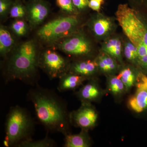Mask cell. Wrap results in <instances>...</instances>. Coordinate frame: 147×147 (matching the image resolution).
Instances as JSON below:
<instances>
[{"mask_svg":"<svg viewBox=\"0 0 147 147\" xmlns=\"http://www.w3.org/2000/svg\"><path fill=\"white\" fill-rule=\"evenodd\" d=\"M28 100L33 105L37 119L47 132L70 134V113L63 99L53 90L38 84L29 90Z\"/></svg>","mask_w":147,"mask_h":147,"instance_id":"6da1fadb","label":"cell"},{"mask_svg":"<svg viewBox=\"0 0 147 147\" xmlns=\"http://www.w3.org/2000/svg\"><path fill=\"white\" fill-rule=\"evenodd\" d=\"M38 61L33 42H24L7 61L4 71L5 83L7 84L11 81L20 80L32 86L37 85Z\"/></svg>","mask_w":147,"mask_h":147,"instance_id":"7a4b0ae2","label":"cell"},{"mask_svg":"<svg viewBox=\"0 0 147 147\" xmlns=\"http://www.w3.org/2000/svg\"><path fill=\"white\" fill-rule=\"evenodd\" d=\"M3 144L7 147H19L32 139L35 122L29 111L19 105L11 107L6 116Z\"/></svg>","mask_w":147,"mask_h":147,"instance_id":"3957f363","label":"cell"},{"mask_svg":"<svg viewBox=\"0 0 147 147\" xmlns=\"http://www.w3.org/2000/svg\"><path fill=\"white\" fill-rule=\"evenodd\" d=\"M78 24L75 16L57 18L44 25L38 30V34L47 42L55 41L71 31Z\"/></svg>","mask_w":147,"mask_h":147,"instance_id":"277c9868","label":"cell"},{"mask_svg":"<svg viewBox=\"0 0 147 147\" xmlns=\"http://www.w3.org/2000/svg\"><path fill=\"white\" fill-rule=\"evenodd\" d=\"M38 65L42 67L50 79L59 78L67 72V62L60 55L54 51L47 50L38 59Z\"/></svg>","mask_w":147,"mask_h":147,"instance_id":"5b68a950","label":"cell"},{"mask_svg":"<svg viewBox=\"0 0 147 147\" xmlns=\"http://www.w3.org/2000/svg\"><path fill=\"white\" fill-rule=\"evenodd\" d=\"M98 114L90 103H82L79 109L70 113L71 125L88 130L96 124Z\"/></svg>","mask_w":147,"mask_h":147,"instance_id":"8992f818","label":"cell"},{"mask_svg":"<svg viewBox=\"0 0 147 147\" xmlns=\"http://www.w3.org/2000/svg\"><path fill=\"white\" fill-rule=\"evenodd\" d=\"M129 104L137 113L147 110V76L143 73L138 74L137 89L135 94L129 99Z\"/></svg>","mask_w":147,"mask_h":147,"instance_id":"52a82bcc","label":"cell"},{"mask_svg":"<svg viewBox=\"0 0 147 147\" xmlns=\"http://www.w3.org/2000/svg\"><path fill=\"white\" fill-rule=\"evenodd\" d=\"M61 50L68 55L84 56L90 52L89 42L84 37L74 36L66 39L61 43Z\"/></svg>","mask_w":147,"mask_h":147,"instance_id":"ba28073f","label":"cell"},{"mask_svg":"<svg viewBox=\"0 0 147 147\" xmlns=\"http://www.w3.org/2000/svg\"><path fill=\"white\" fill-rule=\"evenodd\" d=\"M57 89L60 92L73 90L80 87L86 78L74 74L66 73L61 76Z\"/></svg>","mask_w":147,"mask_h":147,"instance_id":"9c48e42d","label":"cell"},{"mask_svg":"<svg viewBox=\"0 0 147 147\" xmlns=\"http://www.w3.org/2000/svg\"><path fill=\"white\" fill-rule=\"evenodd\" d=\"M64 147H89L91 145L88 130L82 129L78 134L70 133L64 136Z\"/></svg>","mask_w":147,"mask_h":147,"instance_id":"30bf717a","label":"cell"},{"mask_svg":"<svg viewBox=\"0 0 147 147\" xmlns=\"http://www.w3.org/2000/svg\"><path fill=\"white\" fill-rule=\"evenodd\" d=\"M100 90L94 82H90L84 85L76 93V96L82 103H90L100 96Z\"/></svg>","mask_w":147,"mask_h":147,"instance_id":"8fae6325","label":"cell"},{"mask_svg":"<svg viewBox=\"0 0 147 147\" xmlns=\"http://www.w3.org/2000/svg\"><path fill=\"white\" fill-rule=\"evenodd\" d=\"M98 67L96 61L87 60L76 63L70 68V73L81 75L86 78L95 72Z\"/></svg>","mask_w":147,"mask_h":147,"instance_id":"7c38bea8","label":"cell"},{"mask_svg":"<svg viewBox=\"0 0 147 147\" xmlns=\"http://www.w3.org/2000/svg\"><path fill=\"white\" fill-rule=\"evenodd\" d=\"M112 23L109 18L99 17L96 19L92 25V30L96 36L101 37L108 34L112 29Z\"/></svg>","mask_w":147,"mask_h":147,"instance_id":"4fadbf2b","label":"cell"},{"mask_svg":"<svg viewBox=\"0 0 147 147\" xmlns=\"http://www.w3.org/2000/svg\"><path fill=\"white\" fill-rule=\"evenodd\" d=\"M48 13L47 7L41 3L35 4L30 10V18L34 24L41 23L45 19Z\"/></svg>","mask_w":147,"mask_h":147,"instance_id":"5bb4252c","label":"cell"},{"mask_svg":"<svg viewBox=\"0 0 147 147\" xmlns=\"http://www.w3.org/2000/svg\"><path fill=\"white\" fill-rule=\"evenodd\" d=\"M102 50L108 55L119 59L122 52V44L121 40L117 38L109 39L104 43Z\"/></svg>","mask_w":147,"mask_h":147,"instance_id":"9a60e30c","label":"cell"},{"mask_svg":"<svg viewBox=\"0 0 147 147\" xmlns=\"http://www.w3.org/2000/svg\"><path fill=\"white\" fill-rule=\"evenodd\" d=\"M13 40L10 33L3 28L0 30V52L3 56H6L10 52Z\"/></svg>","mask_w":147,"mask_h":147,"instance_id":"2e32d148","label":"cell"},{"mask_svg":"<svg viewBox=\"0 0 147 147\" xmlns=\"http://www.w3.org/2000/svg\"><path fill=\"white\" fill-rule=\"evenodd\" d=\"M118 76L123 83L125 89L129 90L137 82L138 75L136 76L134 71L130 68H126L122 70Z\"/></svg>","mask_w":147,"mask_h":147,"instance_id":"e0dca14e","label":"cell"},{"mask_svg":"<svg viewBox=\"0 0 147 147\" xmlns=\"http://www.w3.org/2000/svg\"><path fill=\"white\" fill-rule=\"evenodd\" d=\"M48 132L44 139L40 140H34L30 139L29 141L24 142L19 147H55L57 146L56 142L48 135Z\"/></svg>","mask_w":147,"mask_h":147,"instance_id":"ac0fdd59","label":"cell"},{"mask_svg":"<svg viewBox=\"0 0 147 147\" xmlns=\"http://www.w3.org/2000/svg\"><path fill=\"white\" fill-rule=\"evenodd\" d=\"M96 62L98 67L102 71L105 72H110L114 71L117 67L115 61L113 58L108 55L100 56Z\"/></svg>","mask_w":147,"mask_h":147,"instance_id":"d6986e66","label":"cell"},{"mask_svg":"<svg viewBox=\"0 0 147 147\" xmlns=\"http://www.w3.org/2000/svg\"><path fill=\"white\" fill-rule=\"evenodd\" d=\"M108 87L110 91L115 95L122 93L125 89L123 83L118 76L110 78L108 82Z\"/></svg>","mask_w":147,"mask_h":147,"instance_id":"ffe728a7","label":"cell"},{"mask_svg":"<svg viewBox=\"0 0 147 147\" xmlns=\"http://www.w3.org/2000/svg\"><path fill=\"white\" fill-rule=\"evenodd\" d=\"M124 54L129 61L133 63H138L139 56L137 48L130 41L125 45Z\"/></svg>","mask_w":147,"mask_h":147,"instance_id":"44dd1931","label":"cell"},{"mask_svg":"<svg viewBox=\"0 0 147 147\" xmlns=\"http://www.w3.org/2000/svg\"><path fill=\"white\" fill-rule=\"evenodd\" d=\"M12 28L14 32L18 35H23L26 31V26L25 22L22 21H18L12 24Z\"/></svg>","mask_w":147,"mask_h":147,"instance_id":"7402d4cb","label":"cell"},{"mask_svg":"<svg viewBox=\"0 0 147 147\" xmlns=\"http://www.w3.org/2000/svg\"><path fill=\"white\" fill-rule=\"evenodd\" d=\"M57 4L64 10L69 12L74 11L72 0H57Z\"/></svg>","mask_w":147,"mask_h":147,"instance_id":"603a6c76","label":"cell"},{"mask_svg":"<svg viewBox=\"0 0 147 147\" xmlns=\"http://www.w3.org/2000/svg\"><path fill=\"white\" fill-rule=\"evenodd\" d=\"M10 16L13 18L23 17L25 14V10L23 7L19 5L14 6L10 10Z\"/></svg>","mask_w":147,"mask_h":147,"instance_id":"cb8c5ba5","label":"cell"},{"mask_svg":"<svg viewBox=\"0 0 147 147\" xmlns=\"http://www.w3.org/2000/svg\"><path fill=\"white\" fill-rule=\"evenodd\" d=\"M74 5L79 9L85 8L88 5L89 0H72Z\"/></svg>","mask_w":147,"mask_h":147,"instance_id":"d4e9b609","label":"cell"},{"mask_svg":"<svg viewBox=\"0 0 147 147\" xmlns=\"http://www.w3.org/2000/svg\"><path fill=\"white\" fill-rule=\"evenodd\" d=\"M101 2L96 0H90L89 1L88 6L92 9L96 11L100 10Z\"/></svg>","mask_w":147,"mask_h":147,"instance_id":"484cf974","label":"cell"},{"mask_svg":"<svg viewBox=\"0 0 147 147\" xmlns=\"http://www.w3.org/2000/svg\"><path fill=\"white\" fill-rule=\"evenodd\" d=\"M7 4L3 0L0 1V13L2 14L5 13L7 9Z\"/></svg>","mask_w":147,"mask_h":147,"instance_id":"4316f807","label":"cell"},{"mask_svg":"<svg viewBox=\"0 0 147 147\" xmlns=\"http://www.w3.org/2000/svg\"><path fill=\"white\" fill-rule=\"evenodd\" d=\"M96 1H99L100 2H102L103 0H96Z\"/></svg>","mask_w":147,"mask_h":147,"instance_id":"83f0119b","label":"cell"}]
</instances>
